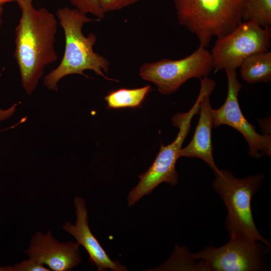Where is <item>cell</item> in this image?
<instances>
[{
	"mask_svg": "<svg viewBox=\"0 0 271 271\" xmlns=\"http://www.w3.org/2000/svg\"><path fill=\"white\" fill-rule=\"evenodd\" d=\"M1 266H0V271H1Z\"/></svg>",
	"mask_w": 271,
	"mask_h": 271,
	"instance_id": "603a6c76",
	"label": "cell"
},
{
	"mask_svg": "<svg viewBox=\"0 0 271 271\" xmlns=\"http://www.w3.org/2000/svg\"><path fill=\"white\" fill-rule=\"evenodd\" d=\"M80 245L76 241H60L50 230L37 231L30 240L24 254L51 270L71 271L82 262Z\"/></svg>",
	"mask_w": 271,
	"mask_h": 271,
	"instance_id": "30bf717a",
	"label": "cell"
},
{
	"mask_svg": "<svg viewBox=\"0 0 271 271\" xmlns=\"http://www.w3.org/2000/svg\"><path fill=\"white\" fill-rule=\"evenodd\" d=\"M68 1L75 7V9L84 14H92L100 20L103 19L105 17V14L100 8L98 0Z\"/></svg>",
	"mask_w": 271,
	"mask_h": 271,
	"instance_id": "2e32d148",
	"label": "cell"
},
{
	"mask_svg": "<svg viewBox=\"0 0 271 271\" xmlns=\"http://www.w3.org/2000/svg\"><path fill=\"white\" fill-rule=\"evenodd\" d=\"M56 17L64 33L65 49L59 64L44 77L46 87L50 90H57L59 82L69 75L79 74L88 77L84 73L87 70H92L107 80L118 81L108 78L103 72H108L110 62L94 51L96 35L90 33L85 36L82 32L85 24L100 20L90 19L77 9L67 7L58 9Z\"/></svg>",
	"mask_w": 271,
	"mask_h": 271,
	"instance_id": "7a4b0ae2",
	"label": "cell"
},
{
	"mask_svg": "<svg viewBox=\"0 0 271 271\" xmlns=\"http://www.w3.org/2000/svg\"><path fill=\"white\" fill-rule=\"evenodd\" d=\"M245 0H174L179 24L206 48L214 37H222L243 22Z\"/></svg>",
	"mask_w": 271,
	"mask_h": 271,
	"instance_id": "277c9868",
	"label": "cell"
},
{
	"mask_svg": "<svg viewBox=\"0 0 271 271\" xmlns=\"http://www.w3.org/2000/svg\"><path fill=\"white\" fill-rule=\"evenodd\" d=\"M199 95V118L193 136L187 146L181 148L180 157L196 158L202 160L214 172L219 170L213 155L211 132L213 127L212 108L210 96L216 85L215 82L208 77L201 78Z\"/></svg>",
	"mask_w": 271,
	"mask_h": 271,
	"instance_id": "8fae6325",
	"label": "cell"
},
{
	"mask_svg": "<svg viewBox=\"0 0 271 271\" xmlns=\"http://www.w3.org/2000/svg\"><path fill=\"white\" fill-rule=\"evenodd\" d=\"M227 78V96L223 105L212 109L213 127L227 125L236 129L244 137L248 145V155L256 159L271 156L270 134H260L255 126L245 118L240 109L238 95L242 85L237 78L236 70H225Z\"/></svg>",
	"mask_w": 271,
	"mask_h": 271,
	"instance_id": "9c48e42d",
	"label": "cell"
},
{
	"mask_svg": "<svg viewBox=\"0 0 271 271\" xmlns=\"http://www.w3.org/2000/svg\"><path fill=\"white\" fill-rule=\"evenodd\" d=\"M7 3V0H0V5H3Z\"/></svg>",
	"mask_w": 271,
	"mask_h": 271,
	"instance_id": "44dd1931",
	"label": "cell"
},
{
	"mask_svg": "<svg viewBox=\"0 0 271 271\" xmlns=\"http://www.w3.org/2000/svg\"><path fill=\"white\" fill-rule=\"evenodd\" d=\"M212 70L210 52L200 46L190 55L181 59L163 58L145 63L140 68L139 75L154 83L162 94L170 95L189 79L208 77Z\"/></svg>",
	"mask_w": 271,
	"mask_h": 271,
	"instance_id": "8992f818",
	"label": "cell"
},
{
	"mask_svg": "<svg viewBox=\"0 0 271 271\" xmlns=\"http://www.w3.org/2000/svg\"><path fill=\"white\" fill-rule=\"evenodd\" d=\"M259 242L230 238L219 247H207L192 254L201 260L205 270H261L265 269V258L270 246Z\"/></svg>",
	"mask_w": 271,
	"mask_h": 271,
	"instance_id": "ba28073f",
	"label": "cell"
},
{
	"mask_svg": "<svg viewBox=\"0 0 271 271\" xmlns=\"http://www.w3.org/2000/svg\"><path fill=\"white\" fill-rule=\"evenodd\" d=\"M140 0H98L99 5L101 11L106 13L120 10Z\"/></svg>",
	"mask_w": 271,
	"mask_h": 271,
	"instance_id": "e0dca14e",
	"label": "cell"
},
{
	"mask_svg": "<svg viewBox=\"0 0 271 271\" xmlns=\"http://www.w3.org/2000/svg\"><path fill=\"white\" fill-rule=\"evenodd\" d=\"M18 0H7V3L11 2H17Z\"/></svg>",
	"mask_w": 271,
	"mask_h": 271,
	"instance_id": "7402d4cb",
	"label": "cell"
},
{
	"mask_svg": "<svg viewBox=\"0 0 271 271\" xmlns=\"http://www.w3.org/2000/svg\"><path fill=\"white\" fill-rule=\"evenodd\" d=\"M200 97L198 95L195 103L187 112L176 113L172 119L173 124L179 128L176 138L170 144H161L160 151L148 170L139 176L138 184L128 193V206H133L145 195L151 194L160 184L166 182L172 186L178 183L176 169L177 160L182 146L191 128L193 117L199 113Z\"/></svg>",
	"mask_w": 271,
	"mask_h": 271,
	"instance_id": "5b68a950",
	"label": "cell"
},
{
	"mask_svg": "<svg viewBox=\"0 0 271 271\" xmlns=\"http://www.w3.org/2000/svg\"><path fill=\"white\" fill-rule=\"evenodd\" d=\"M3 7L2 5H0V31L3 24Z\"/></svg>",
	"mask_w": 271,
	"mask_h": 271,
	"instance_id": "ffe728a7",
	"label": "cell"
},
{
	"mask_svg": "<svg viewBox=\"0 0 271 271\" xmlns=\"http://www.w3.org/2000/svg\"><path fill=\"white\" fill-rule=\"evenodd\" d=\"M151 89L150 85L134 89L120 88L111 91L104 99L108 108L137 107L142 104Z\"/></svg>",
	"mask_w": 271,
	"mask_h": 271,
	"instance_id": "5bb4252c",
	"label": "cell"
},
{
	"mask_svg": "<svg viewBox=\"0 0 271 271\" xmlns=\"http://www.w3.org/2000/svg\"><path fill=\"white\" fill-rule=\"evenodd\" d=\"M21 11L15 29L14 56L22 85L31 95L44 75L46 67L56 62L55 49L58 22L47 9L36 8L33 0H18Z\"/></svg>",
	"mask_w": 271,
	"mask_h": 271,
	"instance_id": "6da1fadb",
	"label": "cell"
},
{
	"mask_svg": "<svg viewBox=\"0 0 271 271\" xmlns=\"http://www.w3.org/2000/svg\"><path fill=\"white\" fill-rule=\"evenodd\" d=\"M76 221H66L62 225L64 231L72 235L89 254L91 262L98 271L108 269L113 271H126L127 268L117 260L110 258L99 241L92 233L88 224V213L85 199L76 196L74 199Z\"/></svg>",
	"mask_w": 271,
	"mask_h": 271,
	"instance_id": "7c38bea8",
	"label": "cell"
},
{
	"mask_svg": "<svg viewBox=\"0 0 271 271\" xmlns=\"http://www.w3.org/2000/svg\"><path fill=\"white\" fill-rule=\"evenodd\" d=\"M18 105V103H15L8 108H0V121L6 120L11 118L16 112ZM6 129H7L0 130V133Z\"/></svg>",
	"mask_w": 271,
	"mask_h": 271,
	"instance_id": "d6986e66",
	"label": "cell"
},
{
	"mask_svg": "<svg viewBox=\"0 0 271 271\" xmlns=\"http://www.w3.org/2000/svg\"><path fill=\"white\" fill-rule=\"evenodd\" d=\"M239 68L242 78L248 83L269 82L271 80V52L250 55L242 62Z\"/></svg>",
	"mask_w": 271,
	"mask_h": 271,
	"instance_id": "4fadbf2b",
	"label": "cell"
},
{
	"mask_svg": "<svg viewBox=\"0 0 271 271\" xmlns=\"http://www.w3.org/2000/svg\"><path fill=\"white\" fill-rule=\"evenodd\" d=\"M212 186L220 195L227 210L225 226L230 238L260 241L270 246L258 231L254 222L251 201L264 179L262 173L239 179L230 171L214 172Z\"/></svg>",
	"mask_w": 271,
	"mask_h": 271,
	"instance_id": "3957f363",
	"label": "cell"
},
{
	"mask_svg": "<svg viewBox=\"0 0 271 271\" xmlns=\"http://www.w3.org/2000/svg\"><path fill=\"white\" fill-rule=\"evenodd\" d=\"M270 27L261 28L251 21L242 22L230 33L218 38L210 52L213 70L239 67L242 62L254 54L268 51Z\"/></svg>",
	"mask_w": 271,
	"mask_h": 271,
	"instance_id": "52a82bcc",
	"label": "cell"
},
{
	"mask_svg": "<svg viewBox=\"0 0 271 271\" xmlns=\"http://www.w3.org/2000/svg\"><path fill=\"white\" fill-rule=\"evenodd\" d=\"M11 271H51V270L35 260L28 258L12 265Z\"/></svg>",
	"mask_w": 271,
	"mask_h": 271,
	"instance_id": "ac0fdd59",
	"label": "cell"
},
{
	"mask_svg": "<svg viewBox=\"0 0 271 271\" xmlns=\"http://www.w3.org/2000/svg\"><path fill=\"white\" fill-rule=\"evenodd\" d=\"M243 21L265 28L271 25V0H245Z\"/></svg>",
	"mask_w": 271,
	"mask_h": 271,
	"instance_id": "9a60e30c",
	"label": "cell"
}]
</instances>
